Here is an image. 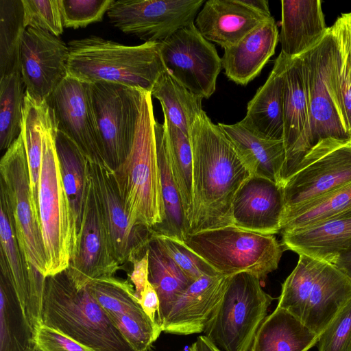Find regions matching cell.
Instances as JSON below:
<instances>
[{
    "instance_id": "54",
    "label": "cell",
    "mask_w": 351,
    "mask_h": 351,
    "mask_svg": "<svg viewBox=\"0 0 351 351\" xmlns=\"http://www.w3.org/2000/svg\"><path fill=\"white\" fill-rule=\"evenodd\" d=\"M27 351H42L39 347L36 344L34 346L29 349Z\"/></svg>"
},
{
    "instance_id": "51",
    "label": "cell",
    "mask_w": 351,
    "mask_h": 351,
    "mask_svg": "<svg viewBox=\"0 0 351 351\" xmlns=\"http://www.w3.org/2000/svg\"><path fill=\"white\" fill-rule=\"evenodd\" d=\"M335 265L351 280V250L340 256Z\"/></svg>"
},
{
    "instance_id": "46",
    "label": "cell",
    "mask_w": 351,
    "mask_h": 351,
    "mask_svg": "<svg viewBox=\"0 0 351 351\" xmlns=\"http://www.w3.org/2000/svg\"><path fill=\"white\" fill-rule=\"evenodd\" d=\"M318 351H351V299L319 336Z\"/></svg>"
},
{
    "instance_id": "25",
    "label": "cell",
    "mask_w": 351,
    "mask_h": 351,
    "mask_svg": "<svg viewBox=\"0 0 351 351\" xmlns=\"http://www.w3.org/2000/svg\"><path fill=\"white\" fill-rule=\"evenodd\" d=\"M286 56L280 53L265 84L248 102L240 123L265 138L284 139V75Z\"/></svg>"
},
{
    "instance_id": "49",
    "label": "cell",
    "mask_w": 351,
    "mask_h": 351,
    "mask_svg": "<svg viewBox=\"0 0 351 351\" xmlns=\"http://www.w3.org/2000/svg\"><path fill=\"white\" fill-rule=\"evenodd\" d=\"M140 304L148 317L157 325L159 310V298L149 281L145 285L139 298Z\"/></svg>"
},
{
    "instance_id": "7",
    "label": "cell",
    "mask_w": 351,
    "mask_h": 351,
    "mask_svg": "<svg viewBox=\"0 0 351 351\" xmlns=\"http://www.w3.org/2000/svg\"><path fill=\"white\" fill-rule=\"evenodd\" d=\"M56 130L55 115L51 108L44 133L38 194L40 219L47 257L46 277L67 269L72 243L71 213L56 149Z\"/></svg>"
},
{
    "instance_id": "34",
    "label": "cell",
    "mask_w": 351,
    "mask_h": 351,
    "mask_svg": "<svg viewBox=\"0 0 351 351\" xmlns=\"http://www.w3.org/2000/svg\"><path fill=\"white\" fill-rule=\"evenodd\" d=\"M34 337L10 278L1 272L0 351H27Z\"/></svg>"
},
{
    "instance_id": "14",
    "label": "cell",
    "mask_w": 351,
    "mask_h": 351,
    "mask_svg": "<svg viewBox=\"0 0 351 351\" xmlns=\"http://www.w3.org/2000/svg\"><path fill=\"white\" fill-rule=\"evenodd\" d=\"M88 164L111 251L121 267L145 252L153 230L132 224L121 197L114 171L104 162L88 160Z\"/></svg>"
},
{
    "instance_id": "17",
    "label": "cell",
    "mask_w": 351,
    "mask_h": 351,
    "mask_svg": "<svg viewBox=\"0 0 351 351\" xmlns=\"http://www.w3.org/2000/svg\"><path fill=\"white\" fill-rule=\"evenodd\" d=\"M69 48L47 32L27 27L20 50V72L25 93L38 102L47 101L67 75Z\"/></svg>"
},
{
    "instance_id": "48",
    "label": "cell",
    "mask_w": 351,
    "mask_h": 351,
    "mask_svg": "<svg viewBox=\"0 0 351 351\" xmlns=\"http://www.w3.org/2000/svg\"><path fill=\"white\" fill-rule=\"evenodd\" d=\"M133 268L128 274L130 281L134 286L135 295L139 300L140 296L147 283L149 282L148 253L147 251L140 257L132 262Z\"/></svg>"
},
{
    "instance_id": "41",
    "label": "cell",
    "mask_w": 351,
    "mask_h": 351,
    "mask_svg": "<svg viewBox=\"0 0 351 351\" xmlns=\"http://www.w3.org/2000/svg\"><path fill=\"white\" fill-rule=\"evenodd\" d=\"M87 287L109 317L133 315L146 317L132 282L114 276L100 278L90 282Z\"/></svg>"
},
{
    "instance_id": "47",
    "label": "cell",
    "mask_w": 351,
    "mask_h": 351,
    "mask_svg": "<svg viewBox=\"0 0 351 351\" xmlns=\"http://www.w3.org/2000/svg\"><path fill=\"white\" fill-rule=\"evenodd\" d=\"M34 340L42 351H93L45 324L37 329Z\"/></svg>"
},
{
    "instance_id": "30",
    "label": "cell",
    "mask_w": 351,
    "mask_h": 351,
    "mask_svg": "<svg viewBox=\"0 0 351 351\" xmlns=\"http://www.w3.org/2000/svg\"><path fill=\"white\" fill-rule=\"evenodd\" d=\"M318 339L300 319L276 306L260 326L250 351H308Z\"/></svg>"
},
{
    "instance_id": "35",
    "label": "cell",
    "mask_w": 351,
    "mask_h": 351,
    "mask_svg": "<svg viewBox=\"0 0 351 351\" xmlns=\"http://www.w3.org/2000/svg\"><path fill=\"white\" fill-rule=\"evenodd\" d=\"M152 96L158 99L164 119L190 136V130L202 110V98L176 81L167 70L154 84Z\"/></svg>"
},
{
    "instance_id": "40",
    "label": "cell",
    "mask_w": 351,
    "mask_h": 351,
    "mask_svg": "<svg viewBox=\"0 0 351 351\" xmlns=\"http://www.w3.org/2000/svg\"><path fill=\"white\" fill-rule=\"evenodd\" d=\"M325 262L300 254L295 267L282 285L277 306L302 321L312 287Z\"/></svg>"
},
{
    "instance_id": "31",
    "label": "cell",
    "mask_w": 351,
    "mask_h": 351,
    "mask_svg": "<svg viewBox=\"0 0 351 351\" xmlns=\"http://www.w3.org/2000/svg\"><path fill=\"white\" fill-rule=\"evenodd\" d=\"M149 281L159 298L158 324L161 326L173 303L192 282L165 251L152 232L147 245ZM162 329V328H161Z\"/></svg>"
},
{
    "instance_id": "24",
    "label": "cell",
    "mask_w": 351,
    "mask_h": 351,
    "mask_svg": "<svg viewBox=\"0 0 351 351\" xmlns=\"http://www.w3.org/2000/svg\"><path fill=\"white\" fill-rule=\"evenodd\" d=\"M278 40V27L271 16L238 43L224 49L221 62L226 77L237 84L246 86L274 54Z\"/></svg>"
},
{
    "instance_id": "4",
    "label": "cell",
    "mask_w": 351,
    "mask_h": 351,
    "mask_svg": "<svg viewBox=\"0 0 351 351\" xmlns=\"http://www.w3.org/2000/svg\"><path fill=\"white\" fill-rule=\"evenodd\" d=\"M152 97L144 91L132 148L114 174L132 224L154 230L163 223L165 212Z\"/></svg>"
},
{
    "instance_id": "16",
    "label": "cell",
    "mask_w": 351,
    "mask_h": 351,
    "mask_svg": "<svg viewBox=\"0 0 351 351\" xmlns=\"http://www.w3.org/2000/svg\"><path fill=\"white\" fill-rule=\"evenodd\" d=\"M58 130L70 138L92 162H105L91 101L90 84L69 74L46 101Z\"/></svg>"
},
{
    "instance_id": "38",
    "label": "cell",
    "mask_w": 351,
    "mask_h": 351,
    "mask_svg": "<svg viewBox=\"0 0 351 351\" xmlns=\"http://www.w3.org/2000/svg\"><path fill=\"white\" fill-rule=\"evenodd\" d=\"M171 168L180 194L188 234L193 211V154L189 136L164 119Z\"/></svg>"
},
{
    "instance_id": "9",
    "label": "cell",
    "mask_w": 351,
    "mask_h": 351,
    "mask_svg": "<svg viewBox=\"0 0 351 351\" xmlns=\"http://www.w3.org/2000/svg\"><path fill=\"white\" fill-rule=\"evenodd\" d=\"M334 38L330 28L300 57L309 112L310 149L327 138L351 139L335 94L332 76Z\"/></svg>"
},
{
    "instance_id": "56",
    "label": "cell",
    "mask_w": 351,
    "mask_h": 351,
    "mask_svg": "<svg viewBox=\"0 0 351 351\" xmlns=\"http://www.w3.org/2000/svg\"><path fill=\"white\" fill-rule=\"evenodd\" d=\"M344 214H351V210L347 211L346 213L342 214V215H344Z\"/></svg>"
},
{
    "instance_id": "12",
    "label": "cell",
    "mask_w": 351,
    "mask_h": 351,
    "mask_svg": "<svg viewBox=\"0 0 351 351\" xmlns=\"http://www.w3.org/2000/svg\"><path fill=\"white\" fill-rule=\"evenodd\" d=\"M167 71L193 94L208 99L222 69L215 47L191 23L160 43Z\"/></svg>"
},
{
    "instance_id": "15",
    "label": "cell",
    "mask_w": 351,
    "mask_h": 351,
    "mask_svg": "<svg viewBox=\"0 0 351 351\" xmlns=\"http://www.w3.org/2000/svg\"><path fill=\"white\" fill-rule=\"evenodd\" d=\"M121 266L114 259L90 173L80 234L66 269L80 289L90 282L114 276Z\"/></svg>"
},
{
    "instance_id": "11",
    "label": "cell",
    "mask_w": 351,
    "mask_h": 351,
    "mask_svg": "<svg viewBox=\"0 0 351 351\" xmlns=\"http://www.w3.org/2000/svg\"><path fill=\"white\" fill-rule=\"evenodd\" d=\"M350 182L351 139H323L285 180L284 214Z\"/></svg>"
},
{
    "instance_id": "20",
    "label": "cell",
    "mask_w": 351,
    "mask_h": 351,
    "mask_svg": "<svg viewBox=\"0 0 351 351\" xmlns=\"http://www.w3.org/2000/svg\"><path fill=\"white\" fill-rule=\"evenodd\" d=\"M230 276H204L192 282L173 303L161 328L166 333L203 332L220 304Z\"/></svg>"
},
{
    "instance_id": "29",
    "label": "cell",
    "mask_w": 351,
    "mask_h": 351,
    "mask_svg": "<svg viewBox=\"0 0 351 351\" xmlns=\"http://www.w3.org/2000/svg\"><path fill=\"white\" fill-rule=\"evenodd\" d=\"M55 143L71 213V254L83 219L89 178L88 160L75 143L58 128Z\"/></svg>"
},
{
    "instance_id": "13",
    "label": "cell",
    "mask_w": 351,
    "mask_h": 351,
    "mask_svg": "<svg viewBox=\"0 0 351 351\" xmlns=\"http://www.w3.org/2000/svg\"><path fill=\"white\" fill-rule=\"evenodd\" d=\"M204 0H117L107 12L110 23L145 42L161 43L195 22Z\"/></svg>"
},
{
    "instance_id": "6",
    "label": "cell",
    "mask_w": 351,
    "mask_h": 351,
    "mask_svg": "<svg viewBox=\"0 0 351 351\" xmlns=\"http://www.w3.org/2000/svg\"><path fill=\"white\" fill-rule=\"evenodd\" d=\"M273 300L256 276L245 272L230 276L204 335L222 351H250Z\"/></svg>"
},
{
    "instance_id": "55",
    "label": "cell",
    "mask_w": 351,
    "mask_h": 351,
    "mask_svg": "<svg viewBox=\"0 0 351 351\" xmlns=\"http://www.w3.org/2000/svg\"><path fill=\"white\" fill-rule=\"evenodd\" d=\"M189 348H190V350H191V351H197V348H196V343H195H195H193L191 346V347H190Z\"/></svg>"
},
{
    "instance_id": "23",
    "label": "cell",
    "mask_w": 351,
    "mask_h": 351,
    "mask_svg": "<svg viewBox=\"0 0 351 351\" xmlns=\"http://www.w3.org/2000/svg\"><path fill=\"white\" fill-rule=\"evenodd\" d=\"M281 234L285 249L335 265L340 256L351 250V214Z\"/></svg>"
},
{
    "instance_id": "28",
    "label": "cell",
    "mask_w": 351,
    "mask_h": 351,
    "mask_svg": "<svg viewBox=\"0 0 351 351\" xmlns=\"http://www.w3.org/2000/svg\"><path fill=\"white\" fill-rule=\"evenodd\" d=\"M218 125L236 147L252 175L267 178L282 186L286 163L284 141L261 137L240 121Z\"/></svg>"
},
{
    "instance_id": "22",
    "label": "cell",
    "mask_w": 351,
    "mask_h": 351,
    "mask_svg": "<svg viewBox=\"0 0 351 351\" xmlns=\"http://www.w3.org/2000/svg\"><path fill=\"white\" fill-rule=\"evenodd\" d=\"M271 16L250 8L243 0H208L194 23L204 38L225 49Z\"/></svg>"
},
{
    "instance_id": "45",
    "label": "cell",
    "mask_w": 351,
    "mask_h": 351,
    "mask_svg": "<svg viewBox=\"0 0 351 351\" xmlns=\"http://www.w3.org/2000/svg\"><path fill=\"white\" fill-rule=\"evenodd\" d=\"M154 232L160 241L167 253L191 281L193 282L204 276L219 275L183 242Z\"/></svg>"
},
{
    "instance_id": "27",
    "label": "cell",
    "mask_w": 351,
    "mask_h": 351,
    "mask_svg": "<svg viewBox=\"0 0 351 351\" xmlns=\"http://www.w3.org/2000/svg\"><path fill=\"white\" fill-rule=\"evenodd\" d=\"M351 299V280L332 263H325L312 287L302 322L319 336Z\"/></svg>"
},
{
    "instance_id": "26",
    "label": "cell",
    "mask_w": 351,
    "mask_h": 351,
    "mask_svg": "<svg viewBox=\"0 0 351 351\" xmlns=\"http://www.w3.org/2000/svg\"><path fill=\"white\" fill-rule=\"evenodd\" d=\"M279 40L281 53L298 57L315 46L327 33L319 0H282Z\"/></svg>"
},
{
    "instance_id": "50",
    "label": "cell",
    "mask_w": 351,
    "mask_h": 351,
    "mask_svg": "<svg viewBox=\"0 0 351 351\" xmlns=\"http://www.w3.org/2000/svg\"><path fill=\"white\" fill-rule=\"evenodd\" d=\"M334 25L344 39L351 67V12L342 14L337 18Z\"/></svg>"
},
{
    "instance_id": "57",
    "label": "cell",
    "mask_w": 351,
    "mask_h": 351,
    "mask_svg": "<svg viewBox=\"0 0 351 351\" xmlns=\"http://www.w3.org/2000/svg\"><path fill=\"white\" fill-rule=\"evenodd\" d=\"M188 351H191V350H190V348L189 349V350H188Z\"/></svg>"
},
{
    "instance_id": "5",
    "label": "cell",
    "mask_w": 351,
    "mask_h": 351,
    "mask_svg": "<svg viewBox=\"0 0 351 351\" xmlns=\"http://www.w3.org/2000/svg\"><path fill=\"white\" fill-rule=\"evenodd\" d=\"M183 243L219 275L245 272L261 280L278 269L283 252L282 243L274 235L233 224L188 234Z\"/></svg>"
},
{
    "instance_id": "8",
    "label": "cell",
    "mask_w": 351,
    "mask_h": 351,
    "mask_svg": "<svg viewBox=\"0 0 351 351\" xmlns=\"http://www.w3.org/2000/svg\"><path fill=\"white\" fill-rule=\"evenodd\" d=\"M105 163L113 171L132 148L144 90L99 81L90 84Z\"/></svg>"
},
{
    "instance_id": "19",
    "label": "cell",
    "mask_w": 351,
    "mask_h": 351,
    "mask_svg": "<svg viewBox=\"0 0 351 351\" xmlns=\"http://www.w3.org/2000/svg\"><path fill=\"white\" fill-rule=\"evenodd\" d=\"M284 210L282 186L252 175L234 197L233 225L248 231L274 235L280 232Z\"/></svg>"
},
{
    "instance_id": "37",
    "label": "cell",
    "mask_w": 351,
    "mask_h": 351,
    "mask_svg": "<svg viewBox=\"0 0 351 351\" xmlns=\"http://www.w3.org/2000/svg\"><path fill=\"white\" fill-rule=\"evenodd\" d=\"M25 29L22 0H0V77L20 71Z\"/></svg>"
},
{
    "instance_id": "39",
    "label": "cell",
    "mask_w": 351,
    "mask_h": 351,
    "mask_svg": "<svg viewBox=\"0 0 351 351\" xmlns=\"http://www.w3.org/2000/svg\"><path fill=\"white\" fill-rule=\"evenodd\" d=\"M21 72L0 77V149L7 150L21 134L25 101Z\"/></svg>"
},
{
    "instance_id": "18",
    "label": "cell",
    "mask_w": 351,
    "mask_h": 351,
    "mask_svg": "<svg viewBox=\"0 0 351 351\" xmlns=\"http://www.w3.org/2000/svg\"><path fill=\"white\" fill-rule=\"evenodd\" d=\"M0 266L10 278L34 332L43 325L42 306L45 277L25 258L16 234L8 200L0 190Z\"/></svg>"
},
{
    "instance_id": "2",
    "label": "cell",
    "mask_w": 351,
    "mask_h": 351,
    "mask_svg": "<svg viewBox=\"0 0 351 351\" xmlns=\"http://www.w3.org/2000/svg\"><path fill=\"white\" fill-rule=\"evenodd\" d=\"M42 322L93 351H136L87 285L78 289L66 270L45 277Z\"/></svg>"
},
{
    "instance_id": "21",
    "label": "cell",
    "mask_w": 351,
    "mask_h": 351,
    "mask_svg": "<svg viewBox=\"0 0 351 351\" xmlns=\"http://www.w3.org/2000/svg\"><path fill=\"white\" fill-rule=\"evenodd\" d=\"M283 141L286 149L284 184L310 150L309 112L300 57L286 58Z\"/></svg>"
},
{
    "instance_id": "32",
    "label": "cell",
    "mask_w": 351,
    "mask_h": 351,
    "mask_svg": "<svg viewBox=\"0 0 351 351\" xmlns=\"http://www.w3.org/2000/svg\"><path fill=\"white\" fill-rule=\"evenodd\" d=\"M155 135L165 218L163 223L153 231L183 242L187 234L186 225L171 168L167 134L164 123H160L156 120Z\"/></svg>"
},
{
    "instance_id": "36",
    "label": "cell",
    "mask_w": 351,
    "mask_h": 351,
    "mask_svg": "<svg viewBox=\"0 0 351 351\" xmlns=\"http://www.w3.org/2000/svg\"><path fill=\"white\" fill-rule=\"evenodd\" d=\"M351 210V182L283 215L280 232L300 229Z\"/></svg>"
},
{
    "instance_id": "44",
    "label": "cell",
    "mask_w": 351,
    "mask_h": 351,
    "mask_svg": "<svg viewBox=\"0 0 351 351\" xmlns=\"http://www.w3.org/2000/svg\"><path fill=\"white\" fill-rule=\"evenodd\" d=\"M114 0H60L63 26L77 29L102 21Z\"/></svg>"
},
{
    "instance_id": "10",
    "label": "cell",
    "mask_w": 351,
    "mask_h": 351,
    "mask_svg": "<svg viewBox=\"0 0 351 351\" xmlns=\"http://www.w3.org/2000/svg\"><path fill=\"white\" fill-rule=\"evenodd\" d=\"M0 186L10 206L20 247L26 260L46 277L47 257L40 220L31 195L27 154L21 134L0 161Z\"/></svg>"
},
{
    "instance_id": "3",
    "label": "cell",
    "mask_w": 351,
    "mask_h": 351,
    "mask_svg": "<svg viewBox=\"0 0 351 351\" xmlns=\"http://www.w3.org/2000/svg\"><path fill=\"white\" fill-rule=\"evenodd\" d=\"M67 46V74L89 84L106 81L151 93L166 71L160 43L128 46L90 36Z\"/></svg>"
},
{
    "instance_id": "43",
    "label": "cell",
    "mask_w": 351,
    "mask_h": 351,
    "mask_svg": "<svg viewBox=\"0 0 351 351\" xmlns=\"http://www.w3.org/2000/svg\"><path fill=\"white\" fill-rule=\"evenodd\" d=\"M24 25L40 29L56 36L63 32L60 0H22Z\"/></svg>"
},
{
    "instance_id": "52",
    "label": "cell",
    "mask_w": 351,
    "mask_h": 351,
    "mask_svg": "<svg viewBox=\"0 0 351 351\" xmlns=\"http://www.w3.org/2000/svg\"><path fill=\"white\" fill-rule=\"evenodd\" d=\"M195 343L197 351H222L204 335L198 336Z\"/></svg>"
},
{
    "instance_id": "42",
    "label": "cell",
    "mask_w": 351,
    "mask_h": 351,
    "mask_svg": "<svg viewBox=\"0 0 351 351\" xmlns=\"http://www.w3.org/2000/svg\"><path fill=\"white\" fill-rule=\"evenodd\" d=\"M330 28L334 38L332 82L342 117L351 134V67L341 32L334 24Z\"/></svg>"
},
{
    "instance_id": "33",
    "label": "cell",
    "mask_w": 351,
    "mask_h": 351,
    "mask_svg": "<svg viewBox=\"0 0 351 351\" xmlns=\"http://www.w3.org/2000/svg\"><path fill=\"white\" fill-rule=\"evenodd\" d=\"M50 113L51 108L46 101H36L25 93L21 132L27 158L32 200L39 219L38 194L43 138Z\"/></svg>"
},
{
    "instance_id": "53",
    "label": "cell",
    "mask_w": 351,
    "mask_h": 351,
    "mask_svg": "<svg viewBox=\"0 0 351 351\" xmlns=\"http://www.w3.org/2000/svg\"><path fill=\"white\" fill-rule=\"evenodd\" d=\"M250 8L268 16H271L267 0H243Z\"/></svg>"
},
{
    "instance_id": "1",
    "label": "cell",
    "mask_w": 351,
    "mask_h": 351,
    "mask_svg": "<svg viewBox=\"0 0 351 351\" xmlns=\"http://www.w3.org/2000/svg\"><path fill=\"white\" fill-rule=\"evenodd\" d=\"M189 137L193 211L188 234L232 225L234 197L252 173L230 139L204 110Z\"/></svg>"
}]
</instances>
